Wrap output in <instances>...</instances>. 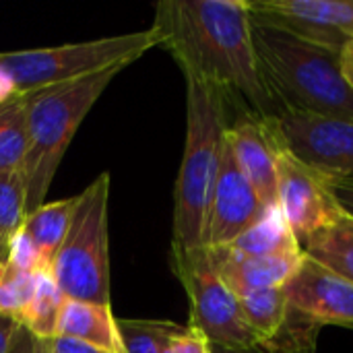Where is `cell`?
Returning a JSON list of instances; mask_svg holds the SVG:
<instances>
[{
	"instance_id": "obj_1",
	"label": "cell",
	"mask_w": 353,
	"mask_h": 353,
	"mask_svg": "<svg viewBox=\"0 0 353 353\" xmlns=\"http://www.w3.org/2000/svg\"><path fill=\"white\" fill-rule=\"evenodd\" d=\"M151 31L184 79L219 89L240 114L279 112L259 68L246 0H161Z\"/></svg>"
},
{
	"instance_id": "obj_2",
	"label": "cell",
	"mask_w": 353,
	"mask_h": 353,
	"mask_svg": "<svg viewBox=\"0 0 353 353\" xmlns=\"http://www.w3.org/2000/svg\"><path fill=\"white\" fill-rule=\"evenodd\" d=\"M252 41L261 74L279 110L353 118V87L343 74V52L254 17Z\"/></svg>"
},
{
	"instance_id": "obj_3",
	"label": "cell",
	"mask_w": 353,
	"mask_h": 353,
	"mask_svg": "<svg viewBox=\"0 0 353 353\" xmlns=\"http://www.w3.org/2000/svg\"><path fill=\"white\" fill-rule=\"evenodd\" d=\"M228 97L186 79V143L174 190L172 250L205 248V225L230 128Z\"/></svg>"
},
{
	"instance_id": "obj_4",
	"label": "cell",
	"mask_w": 353,
	"mask_h": 353,
	"mask_svg": "<svg viewBox=\"0 0 353 353\" xmlns=\"http://www.w3.org/2000/svg\"><path fill=\"white\" fill-rule=\"evenodd\" d=\"M120 70V66H114L27 95L29 149L21 168L27 188V215L46 203L52 180L74 132Z\"/></svg>"
},
{
	"instance_id": "obj_5",
	"label": "cell",
	"mask_w": 353,
	"mask_h": 353,
	"mask_svg": "<svg viewBox=\"0 0 353 353\" xmlns=\"http://www.w3.org/2000/svg\"><path fill=\"white\" fill-rule=\"evenodd\" d=\"M155 46V33L147 29L56 48L0 52V72L10 81L17 95H29L114 66L126 68Z\"/></svg>"
},
{
	"instance_id": "obj_6",
	"label": "cell",
	"mask_w": 353,
	"mask_h": 353,
	"mask_svg": "<svg viewBox=\"0 0 353 353\" xmlns=\"http://www.w3.org/2000/svg\"><path fill=\"white\" fill-rule=\"evenodd\" d=\"M110 174H99L81 194L50 277L68 300L110 306L108 242Z\"/></svg>"
},
{
	"instance_id": "obj_7",
	"label": "cell",
	"mask_w": 353,
	"mask_h": 353,
	"mask_svg": "<svg viewBox=\"0 0 353 353\" xmlns=\"http://www.w3.org/2000/svg\"><path fill=\"white\" fill-rule=\"evenodd\" d=\"M172 269L188 296L190 329L215 345L252 347L261 343L246 325L238 298L221 281L209 248L172 250Z\"/></svg>"
},
{
	"instance_id": "obj_8",
	"label": "cell",
	"mask_w": 353,
	"mask_h": 353,
	"mask_svg": "<svg viewBox=\"0 0 353 353\" xmlns=\"http://www.w3.org/2000/svg\"><path fill=\"white\" fill-rule=\"evenodd\" d=\"M275 122L298 159L329 180H353V118L279 110Z\"/></svg>"
},
{
	"instance_id": "obj_9",
	"label": "cell",
	"mask_w": 353,
	"mask_h": 353,
	"mask_svg": "<svg viewBox=\"0 0 353 353\" xmlns=\"http://www.w3.org/2000/svg\"><path fill=\"white\" fill-rule=\"evenodd\" d=\"M277 207L300 244L343 213L331 180L298 159L285 145L277 155Z\"/></svg>"
},
{
	"instance_id": "obj_10",
	"label": "cell",
	"mask_w": 353,
	"mask_h": 353,
	"mask_svg": "<svg viewBox=\"0 0 353 353\" xmlns=\"http://www.w3.org/2000/svg\"><path fill=\"white\" fill-rule=\"evenodd\" d=\"M250 14L343 52L353 41V0H256Z\"/></svg>"
},
{
	"instance_id": "obj_11",
	"label": "cell",
	"mask_w": 353,
	"mask_h": 353,
	"mask_svg": "<svg viewBox=\"0 0 353 353\" xmlns=\"http://www.w3.org/2000/svg\"><path fill=\"white\" fill-rule=\"evenodd\" d=\"M265 203L242 174L225 137L219 176L213 188L205 225V248H225L248 232L267 211Z\"/></svg>"
},
{
	"instance_id": "obj_12",
	"label": "cell",
	"mask_w": 353,
	"mask_h": 353,
	"mask_svg": "<svg viewBox=\"0 0 353 353\" xmlns=\"http://www.w3.org/2000/svg\"><path fill=\"white\" fill-rule=\"evenodd\" d=\"M232 153L265 207L277 205V155L283 141L275 116L238 114L228 128Z\"/></svg>"
},
{
	"instance_id": "obj_13",
	"label": "cell",
	"mask_w": 353,
	"mask_h": 353,
	"mask_svg": "<svg viewBox=\"0 0 353 353\" xmlns=\"http://www.w3.org/2000/svg\"><path fill=\"white\" fill-rule=\"evenodd\" d=\"M290 308L323 325L353 327V283L304 256L283 285Z\"/></svg>"
},
{
	"instance_id": "obj_14",
	"label": "cell",
	"mask_w": 353,
	"mask_h": 353,
	"mask_svg": "<svg viewBox=\"0 0 353 353\" xmlns=\"http://www.w3.org/2000/svg\"><path fill=\"white\" fill-rule=\"evenodd\" d=\"M211 256L221 281L236 298L269 288H283L304 259V254L244 256L232 248H213Z\"/></svg>"
},
{
	"instance_id": "obj_15",
	"label": "cell",
	"mask_w": 353,
	"mask_h": 353,
	"mask_svg": "<svg viewBox=\"0 0 353 353\" xmlns=\"http://www.w3.org/2000/svg\"><path fill=\"white\" fill-rule=\"evenodd\" d=\"M56 337H70L108 353H122L118 319L105 304H89L79 300H64Z\"/></svg>"
},
{
	"instance_id": "obj_16",
	"label": "cell",
	"mask_w": 353,
	"mask_h": 353,
	"mask_svg": "<svg viewBox=\"0 0 353 353\" xmlns=\"http://www.w3.org/2000/svg\"><path fill=\"white\" fill-rule=\"evenodd\" d=\"M77 203H79V194L54 203H43L41 207H37L25 217V223L19 234L33 248L39 271L43 273L50 271L70 228Z\"/></svg>"
},
{
	"instance_id": "obj_17",
	"label": "cell",
	"mask_w": 353,
	"mask_h": 353,
	"mask_svg": "<svg viewBox=\"0 0 353 353\" xmlns=\"http://www.w3.org/2000/svg\"><path fill=\"white\" fill-rule=\"evenodd\" d=\"M300 246L304 256L321 263L329 271L353 283V217L350 213L343 211L329 225L306 238Z\"/></svg>"
},
{
	"instance_id": "obj_18",
	"label": "cell",
	"mask_w": 353,
	"mask_h": 353,
	"mask_svg": "<svg viewBox=\"0 0 353 353\" xmlns=\"http://www.w3.org/2000/svg\"><path fill=\"white\" fill-rule=\"evenodd\" d=\"M244 256H285V254H304L296 234L285 221L279 207H269L265 215L244 232L234 244L225 246Z\"/></svg>"
},
{
	"instance_id": "obj_19",
	"label": "cell",
	"mask_w": 353,
	"mask_h": 353,
	"mask_svg": "<svg viewBox=\"0 0 353 353\" xmlns=\"http://www.w3.org/2000/svg\"><path fill=\"white\" fill-rule=\"evenodd\" d=\"M27 149V95L12 93L0 101V172L21 170Z\"/></svg>"
},
{
	"instance_id": "obj_20",
	"label": "cell",
	"mask_w": 353,
	"mask_h": 353,
	"mask_svg": "<svg viewBox=\"0 0 353 353\" xmlns=\"http://www.w3.org/2000/svg\"><path fill=\"white\" fill-rule=\"evenodd\" d=\"M321 325L290 308L281 331L252 347H225L211 343V353H316Z\"/></svg>"
},
{
	"instance_id": "obj_21",
	"label": "cell",
	"mask_w": 353,
	"mask_h": 353,
	"mask_svg": "<svg viewBox=\"0 0 353 353\" xmlns=\"http://www.w3.org/2000/svg\"><path fill=\"white\" fill-rule=\"evenodd\" d=\"M242 316L252 333L261 339H273L288 321L290 304L283 288H269L238 298Z\"/></svg>"
},
{
	"instance_id": "obj_22",
	"label": "cell",
	"mask_w": 353,
	"mask_h": 353,
	"mask_svg": "<svg viewBox=\"0 0 353 353\" xmlns=\"http://www.w3.org/2000/svg\"><path fill=\"white\" fill-rule=\"evenodd\" d=\"M64 294L58 290L50 273L39 271L37 277V288L35 294L21 319V327L31 331L37 339L50 341L56 337V327H58V316L64 304Z\"/></svg>"
},
{
	"instance_id": "obj_23",
	"label": "cell",
	"mask_w": 353,
	"mask_h": 353,
	"mask_svg": "<svg viewBox=\"0 0 353 353\" xmlns=\"http://www.w3.org/2000/svg\"><path fill=\"white\" fill-rule=\"evenodd\" d=\"M39 271H31L10 263L8 259L0 263V316L21 319L35 294Z\"/></svg>"
},
{
	"instance_id": "obj_24",
	"label": "cell",
	"mask_w": 353,
	"mask_h": 353,
	"mask_svg": "<svg viewBox=\"0 0 353 353\" xmlns=\"http://www.w3.org/2000/svg\"><path fill=\"white\" fill-rule=\"evenodd\" d=\"M27 217V188L21 170L0 172V236L10 240L21 232Z\"/></svg>"
},
{
	"instance_id": "obj_25",
	"label": "cell",
	"mask_w": 353,
	"mask_h": 353,
	"mask_svg": "<svg viewBox=\"0 0 353 353\" xmlns=\"http://www.w3.org/2000/svg\"><path fill=\"white\" fill-rule=\"evenodd\" d=\"M180 327L170 321H118L122 353H161L168 337Z\"/></svg>"
},
{
	"instance_id": "obj_26",
	"label": "cell",
	"mask_w": 353,
	"mask_h": 353,
	"mask_svg": "<svg viewBox=\"0 0 353 353\" xmlns=\"http://www.w3.org/2000/svg\"><path fill=\"white\" fill-rule=\"evenodd\" d=\"M170 345L174 353H211V343L207 341V337L190 327H182L170 339Z\"/></svg>"
},
{
	"instance_id": "obj_27",
	"label": "cell",
	"mask_w": 353,
	"mask_h": 353,
	"mask_svg": "<svg viewBox=\"0 0 353 353\" xmlns=\"http://www.w3.org/2000/svg\"><path fill=\"white\" fill-rule=\"evenodd\" d=\"M8 353H50V341L37 339L31 331L19 327L10 341Z\"/></svg>"
},
{
	"instance_id": "obj_28",
	"label": "cell",
	"mask_w": 353,
	"mask_h": 353,
	"mask_svg": "<svg viewBox=\"0 0 353 353\" xmlns=\"http://www.w3.org/2000/svg\"><path fill=\"white\" fill-rule=\"evenodd\" d=\"M50 353H108L99 347H93L89 343H83L79 339L70 337H54L50 339Z\"/></svg>"
},
{
	"instance_id": "obj_29",
	"label": "cell",
	"mask_w": 353,
	"mask_h": 353,
	"mask_svg": "<svg viewBox=\"0 0 353 353\" xmlns=\"http://www.w3.org/2000/svg\"><path fill=\"white\" fill-rule=\"evenodd\" d=\"M339 207L353 217V180H331Z\"/></svg>"
},
{
	"instance_id": "obj_30",
	"label": "cell",
	"mask_w": 353,
	"mask_h": 353,
	"mask_svg": "<svg viewBox=\"0 0 353 353\" xmlns=\"http://www.w3.org/2000/svg\"><path fill=\"white\" fill-rule=\"evenodd\" d=\"M21 325L14 321V319H8V316H0V353H8L10 347V341L17 333Z\"/></svg>"
},
{
	"instance_id": "obj_31",
	"label": "cell",
	"mask_w": 353,
	"mask_h": 353,
	"mask_svg": "<svg viewBox=\"0 0 353 353\" xmlns=\"http://www.w3.org/2000/svg\"><path fill=\"white\" fill-rule=\"evenodd\" d=\"M343 74L353 87V41L343 50Z\"/></svg>"
},
{
	"instance_id": "obj_32",
	"label": "cell",
	"mask_w": 353,
	"mask_h": 353,
	"mask_svg": "<svg viewBox=\"0 0 353 353\" xmlns=\"http://www.w3.org/2000/svg\"><path fill=\"white\" fill-rule=\"evenodd\" d=\"M6 256H8V242L0 236V263L6 261Z\"/></svg>"
}]
</instances>
